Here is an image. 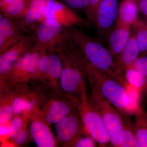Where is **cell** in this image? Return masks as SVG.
Listing matches in <instances>:
<instances>
[{"label": "cell", "instance_id": "6da1fadb", "mask_svg": "<svg viewBox=\"0 0 147 147\" xmlns=\"http://www.w3.org/2000/svg\"><path fill=\"white\" fill-rule=\"evenodd\" d=\"M60 58L62 71L60 86L63 93L81 99L86 89L87 74L86 64L66 39L65 35L51 49Z\"/></svg>", "mask_w": 147, "mask_h": 147}, {"label": "cell", "instance_id": "7a4b0ae2", "mask_svg": "<svg viewBox=\"0 0 147 147\" xmlns=\"http://www.w3.org/2000/svg\"><path fill=\"white\" fill-rule=\"evenodd\" d=\"M65 37L85 64L109 73L114 59L110 51L97 40L77 27L66 28Z\"/></svg>", "mask_w": 147, "mask_h": 147}, {"label": "cell", "instance_id": "3957f363", "mask_svg": "<svg viewBox=\"0 0 147 147\" xmlns=\"http://www.w3.org/2000/svg\"><path fill=\"white\" fill-rule=\"evenodd\" d=\"M86 65L87 79L90 89L97 91L122 113L131 115L124 86L107 72L88 64Z\"/></svg>", "mask_w": 147, "mask_h": 147}, {"label": "cell", "instance_id": "277c9868", "mask_svg": "<svg viewBox=\"0 0 147 147\" xmlns=\"http://www.w3.org/2000/svg\"><path fill=\"white\" fill-rule=\"evenodd\" d=\"M47 50L45 47L34 45L23 55L0 82V93L33 79H38L40 61Z\"/></svg>", "mask_w": 147, "mask_h": 147}, {"label": "cell", "instance_id": "5b68a950", "mask_svg": "<svg viewBox=\"0 0 147 147\" xmlns=\"http://www.w3.org/2000/svg\"><path fill=\"white\" fill-rule=\"evenodd\" d=\"M79 101L73 96L51 89L44 104L38 110L49 125H56L77 108Z\"/></svg>", "mask_w": 147, "mask_h": 147}, {"label": "cell", "instance_id": "8992f818", "mask_svg": "<svg viewBox=\"0 0 147 147\" xmlns=\"http://www.w3.org/2000/svg\"><path fill=\"white\" fill-rule=\"evenodd\" d=\"M91 103L98 111L109 135L110 143L119 146V140L123 125V119L115 107L95 90L91 89Z\"/></svg>", "mask_w": 147, "mask_h": 147}, {"label": "cell", "instance_id": "52a82bcc", "mask_svg": "<svg viewBox=\"0 0 147 147\" xmlns=\"http://www.w3.org/2000/svg\"><path fill=\"white\" fill-rule=\"evenodd\" d=\"M77 108L88 133L101 146L110 142V137L98 111L87 96L86 91L83 92Z\"/></svg>", "mask_w": 147, "mask_h": 147}, {"label": "cell", "instance_id": "ba28073f", "mask_svg": "<svg viewBox=\"0 0 147 147\" xmlns=\"http://www.w3.org/2000/svg\"><path fill=\"white\" fill-rule=\"evenodd\" d=\"M86 131L77 107L55 125L56 137L59 146L74 147L77 140Z\"/></svg>", "mask_w": 147, "mask_h": 147}, {"label": "cell", "instance_id": "9c48e42d", "mask_svg": "<svg viewBox=\"0 0 147 147\" xmlns=\"http://www.w3.org/2000/svg\"><path fill=\"white\" fill-rule=\"evenodd\" d=\"M49 19L59 23L65 28H88L91 24L77 11L69 7L59 0H49L43 16V20Z\"/></svg>", "mask_w": 147, "mask_h": 147}, {"label": "cell", "instance_id": "30bf717a", "mask_svg": "<svg viewBox=\"0 0 147 147\" xmlns=\"http://www.w3.org/2000/svg\"><path fill=\"white\" fill-rule=\"evenodd\" d=\"M66 28L54 20L49 19L42 20L32 32L34 45L50 50L63 38Z\"/></svg>", "mask_w": 147, "mask_h": 147}, {"label": "cell", "instance_id": "8fae6325", "mask_svg": "<svg viewBox=\"0 0 147 147\" xmlns=\"http://www.w3.org/2000/svg\"><path fill=\"white\" fill-rule=\"evenodd\" d=\"M61 71L59 56L55 51L47 50L40 61L38 79L46 82L51 89L62 92L60 86Z\"/></svg>", "mask_w": 147, "mask_h": 147}, {"label": "cell", "instance_id": "7c38bea8", "mask_svg": "<svg viewBox=\"0 0 147 147\" xmlns=\"http://www.w3.org/2000/svg\"><path fill=\"white\" fill-rule=\"evenodd\" d=\"M28 32L19 17H9L1 14L0 54L29 34Z\"/></svg>", "mask_w": 147, "mask_h": 147}, {"label": "cell", "instance_id": "4fadbf2b", "mask_svg": "<svg viewBox=\"0 0 147 147\" xmlns=\"http://www.w3.org/2000/svg\"><path fill=\"white\" fill-rule=\"evenodd\" d=\"M34 45L32 33L28 34L0 54V82L4 80L18 60Z\"/></svg>", "mask_w": 147, "mask_h": 147}, {"label": "cell", "instance_id": "5bb4252c", "mask_svg": "<svg viewBox=\"0 0 147 147\" xmlns=\"http://www.w3.org/2000/svg\"><path fill=\"white\" fill-rule=\"evenodd\" d=\"M119 5L117 0H102L98 6L94 26L102 38H108L117 18Z\"/></svg>", "mask_w": 147, "mask_h": 147}, {"label": "cell", "instance_id": "9a60e30c", "mask_svg": "<svg viewBox=\"0 0 147 147\" xmlns=\"http://www.w3.org/2000/svg\"><path fill=\"white\" fill-rule=\"evenodd\" d=\"M28 84V98L22 115L25 119L31 121L35 113L44 104L51 89L46 82L40 79H33Z\"/></svg>", "mask_w": 147, "mask_h": 147}, {"label": "cell", "instance_id": "2e32d148", "mask_svg": "<svg viewBox=\"0 0 147 147\" xmlns=\"http://www.w3.org/2000/svg\"><path fill=\"white\" fill-rule=\"evenodd\" d=\"M30 129L31 139L37 146H59L56 136L53 134L50 125L46 122L38 110L32 118Z\"/></svg>", "mask_w": 147, "mask_h": 147}, {"label": "cell", "instance_id": "e0dca14e", "mask_svg": "<svg viewBox=\"0 0 147 147\" xmlns=\"http://www.w3.org/2000/svg\"><path fill=\"white\" fill-rule=\"evenodd\" d=\"M140 53L139 45L131 31L128 42L120 54L115 58L113 69L108 74L112 76L123 75L126 69L132 65L139 57Z\"/></svg>", "mask_w": 147, "mask_h": 147}, {"label": "cell", "instance_id": "ac0fdd59", "mask_svg": "<svg viewBox=\"0 0 147 147\" xmlns=\"http://www.w3.org/2000/svg\"><path fill=\"white\" fill-rule=\"evenodd\" d=\"M131 28L115 23L108 38V50L113 58L118 55L128 42Z\"/></svg>", "mask_w": 147, "mask_h": 147}, {"label": "cell", "instance_id": "d6986e66", "mask_svg": "<svg viewBox=\"0 0 147 147\" xmlns=\"http://www.w3.org/2000/svg\"><path fill=\"white\" fill-rule=\"evenodd\" d=\"M49 0H31L28 7L22 17H19L28 32H33L43 20L44 12Z\"/></svg>", "mask_w": 147, "mask_h": 147}, {"label": "cell", "instance_id": "ffe728a7", "mask_svg": "<svg viewBox=\"0 0 147 147\" xmlns=\"http://www.w3.org/2000/svg\"><path fill=\"white\" fill-rule=\"evenodd\" d=\"M139 12L136 0H122L119 5L115 23L131 28L139 19Z\"/></svg>", "mask_w": 147, "mask_h": 147}, {"label": "cell", "instance_id": "44dd1931", "mask_svg": "<svg viewBox=\"0 0 147 147\" xmlns=\"http://www.w3.org/2000/svg\"><path fill=\"white\" fill-rule=\"evenodd\" d=\"M16 88L0 93V125L7 124L13 117Z\"/></svg>", "mask_w": 147, "mask_h": 147}, {"label": "cell", "instance_id": "7402d4cb", "mask_svg": "<svg viewBox=\"0 0 147 147\" xmlns=\"http://www.w3.org/2000/svg\"><path fill=\"white\" fill-rule=\"evenodd\" d=\"M31 0H0L1 14L12 17H21L28 7Z\"/></svg>", "mask_w": 147, "mask_h": 147}, {"label": "cell", "instance_id": "603a6c76", "mask_svg": "<svg viewBox=\"0 0 147 147\" xmlns=\"http://www.w3.org/2000/svg\"><path fill=\"white\" fill-rule=\"evenodd\" d=\"M133 130L138 147H147V113L142 108L134 114Z\"/></svg>", "mask_w": 147, "mask_h": 147}, {"label": "cell", "instance_id": "cb8c5ba5", "mask_svg": "<svg viewBox=\"0 0 147 147\" xmlns=\"http://www.w3.org/2000/svg\"><path fill=\"white\" fill-rule=\"evenodd\" d=\"M124 76L129 84L147 96V76L131 66L126 69L124 73Z\"/></svg>", "mask_w": 147, "mask_h": 147}, {"label": "cell", "instance_id": "d4e9b609", "mask_svg": "<svg viewBox=\"0 0 147 147\" xmlns=\"http://www.w3.org/2000/svg\"><path fill=\"white\" fill-rule=\"evenodd\" d=\"M16 93L13 102V116L22 115L26 103L29 86L28 82L16 87Z\"/></svg>", "mask_w": 147, "mask_h": 147}, {"label": "cell", "instance_id": "484cf974", "mask_svg": "<svg viewBox=\"0 0 147 147\" xmlns=\"http://www.w3.org/2000/svg\"><path fill=\"white\" fill-rule=\"evenodd\" d=\"M140 48L141 53L147 52V21L139 18L131 27Z\"/></svg>", "mask_w": 147, "mask_h": 147}, {"label": "cell", "instance_id": "4316f807", "mask_svg": "<svg viewBox=\"0 0 147 147\" xmlns=\"http://www.w3.org/2000/svg\"><path fill=\"white\" fill-rule=\"evenodd\" d=\"M118 147H138L133 127L123 120L122 129L119 138Z\"/></svg>", "mask_w": 147, "mask_h": 147}, {"label": "cell", "instance_id": "83f0119b", "mask_svg": "<svg viewBox=\"0 0 147 147\" xmlns=\"http://www.w3.org/2000/svg\"><path fill=\"white\" fill-rule=\"evenodd\" d=\"M30 124L24 126L11 138V141L17 146H25L31 139L30 132Z\"/></svg>", "mask_w": 147, "mask_h": 147}, {"label": "cell", "instance_id": "f1b7e54d", "mask_svg": "<svg viewBox=\"0 0 147 147\" xmlns=\"http://www.w3.org/2000/svg\"><path fill=\"white\" fill-rule=\"evenodd\" d=\"M30 121L25 119L23 115H17L13 116L10 121L8 128V133L10 138L24 126L30 124Z\"/></svg>", "mask_w": 147, "mask_h": 147}, {"label": "cell", "instance_id": "f546056e", "mask_svg": "<svg viewBox=\"0 0 147 147\" xmlns=\"http://www.w3.org/2000/svg\"><path fill=\"white\" fill-rule=\"evenodd\" d=\"M102 0H88V5L86 9V19L91 25L94 24L95 17L98 6Z\"/></svg>", "mask_w": 147, "mask_h": 147}, {"label": "cell", "instance_id": "4dcf8cb0", "mask_svg": "<svg viewBox=\"0 0 147 147\" xmlns=\"http://www.w3.org/2000/svg\"><path fill=\"white\" fill-rule=\"evenodd\" d=\"M96 143L86 131L77 140L74 147H96Z\"/></svg>", "mask_w": 147, "mask_h": 147}, {"label": "cell", "instance_id": "1f68e13d", "mask_svg": "<svg viewBox=\"0 0 147 147\" xmlns=\"http://www.w3.org/2000/svg\"><path fill=\"white\" fill-rule=\"evenodd\" d=\"M69 7L78 11H86L88 0H59Z\"/></svg>", "mask_w": 147, "mask_h": 147}, {"label": "cell", "instance_id": "d6a6232c", "mask_svg": "<svg viewBox=\"0 0 147 147\" xmlns=\"http://www.w3.org/2000/svg\"><path fill=\"white\" fill-rule=\"evenodd\" d=\"M131 66L147 77V56L139 57Z\"/></svg>", "mask_w": 147, "mask_h": 147}, {"label": "cell", "instance_id": "836d02e7", "mask_svg": "<svg viewBox=\"0 0 147 147\" xmlns=\"http://www.w3.org/2000/svg\"><path fill=\"white\" fill-rule=\"evenodd\" d=\"M139 12L147 18V0H136Z\"/></svg>", "mask_w": 147, "mask_h": 147}]
</instances>
